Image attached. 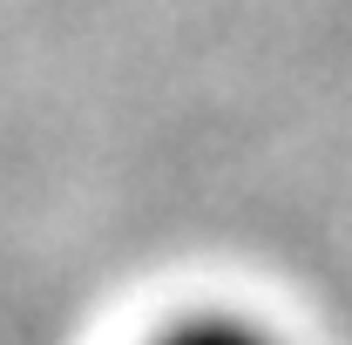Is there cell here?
Returning a JSON list of instances; mask_svg holds the SVG:
<instances>
[{
  "instance_id": "1",
  "label": "cell",
  "mask_w": 352,
  "mask_h": 345,
  "mask_svg": "<svg viewBox=\"0 0 352 345\" xmlns=\"http://www.w3.org/2000/svg\"><path fill=\"white\" fill-rule=\"evenodd\" d=\"M142 345H285V339L244 311H183L170 325H156Z\"/></svg>"
}]
</instances>
